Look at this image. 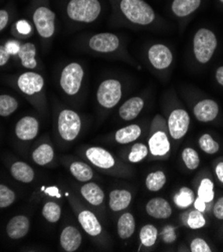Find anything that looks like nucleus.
Listing matches in <instances>:
<instances>
[{"instance_id": "f257e3e1", "label": "nucleus", "mask_w": 223, "mask_h": 252, "mask_svg": "<svg viewBox=\"0 0 223 252\" xmlns=\"http://www.w3.org/2000/svg\"><path fill=\"white\" fill-rule=\"evenodd\" d=\"M120 8L125 17L135 24L148 25L155 19L153 8L144 0H121Z\"/></svg>"}, {"instance_id": "f03ea898", "label": "nucleus", "mask_w": 223, "mask_h": 252, "mask_svg": "<svg viewBox=\"0 0 223 252\" xmlns=\"http://www.w3.org/2000/svg\"><path fill=\"white\" fill-rule=\"evenodd\" d=\"M102 6L98 0H70L66 7L68 17L77 22L91 23L101 14Z\"/></svg>"}, {"instance_id": "7ed1b4c3", "label": "nucleus", "mask_w": 223, "mask_h": 252, "mask_svg": "<svg viewBox=\"0 0 223 252\" xmlns=\"http://www.w3.org/2000/svg\"><path fill=\"white\" fill-rule=\"evenodd\" d=\"M217 47V39L215 34L207 30L200 29L194 36L193 50L196 60L200 63H207Z\"/></svg>"}, {"instance_id": "20e7f679", "label": "nucleus", "mask_w": 223, "mask_h": 252, "mask_svg": "<svg viewBox=\"0 0 223 252\" xmlns=\"http://www.w3.org/2000/svg\"><path fill=\"white\" fill-rule=\"evenodd\" d=\"M59 133L66 142L76 140L82 128V121L80 116L71 110H63L59 116L58 122Z\"/></svg>"}, {"instance_id": "39448f33", "label": "nucleus", "mask_w": 223, "mask_h": 252, "mask_svg": "<svg viewBox=\"0 0 223 252\" xmlns=\"http://www.w3.org/2000/svg\"><path fill=\"white\" fill-rule=\"evenodd\" d=\"M84 69L78 63L67 64L62 71L60 84L63 91L68 95L77 94L82 87Z\"/></svg>"}, {"instance_id": "423d86ee", "label": "nucleus", "mask_w": 223, "mask_h": 252, "mask_svg": "<svg viewBox=\"0 0 223 252\" xmlns=\"http://www.w3.org/2000/svg\"><path fill=\"white\" fill-rule=\"evenodd\" d=\"M122 97V85L117 80H106L96 93L97 102L106 109H112L120 102Z\"/></svg>"}, {"instance_id": "0eeeda50", "label": "nucleus", "mask_w": 223, "mask_h": 252, "mask_svg": "<svg viewBox=\"0 0 223 252\" xmlns=\"http://www.w3.org/2000/svg\"><path fill=\"white\" fill-rule=\"evenodd\" d=\"M33 23L42 38H51L56 30V14L49 8L40 6L33 13Z\"/></svg>"}, {"instance_id": "6e6552de", "label": "nucleus", "mask_w": 223, "mask_h": 252, "mask_svg": "<svg viewBox=\"0 0 223 252\" xmlns=\"http://www.w3.org/2000/svg\"><path fill=\"white\" fill-rule=\"evenodd\" d=\"M190 118L186 111L177 109L173 111L168 120V128L173 139L179 140L183 138L189 128Z\"/></svg>"}, {"instance_id": "1a4fd4ad", "label": "nucleus", "mask_w": 223, "mask_h": 252, "mask_svg": "<svg viewBox=\"0 0 223 252\" xmlns=\"http://www.w3.org/2000/svg\"><path fill=\"white\" fill-rule=\"evenodd\" d=\"M120 45V39L116 34L110 32L97 33L94 35L90 41L89 46L96 53L109 54L115 52Z\"/></svg>"}, {"instance_id": "9d476101", "label": "nucleus", "mask_w": 223, "mask_h": 252, "mask_svg": "<svg viewBox=\"0 0 223 252\" xmlns=\"http://www.w3.org/2000/svg\"><path fill=\"white\" fill-rule=\"evenodd\" d=\"M17 86L23 94L28 95H33L35 94H38L42 90L44 86V81L39 73L28 71L22 73L18 78Z\"/></svg>"}, {"instance_id": "9b49d317", "label": "nucleus", "mask_w": 223, "mask_h": 252, "mask_svg": "<svg viewBox=\"0 0 223 252\" xmlns=\"http://www.w3.org/2000/svg\"><path fill=\"white\" fill-rule=\"evenodd\" d=\"M148 59L157 69H165L170 66L173 56L169 47L164 44H154L148 52Z\"/></svg>"}, {"instance_id": "f8f14e48", "label": "nucleus", "mask_w": 223, "mask_h": 252, "mask_svg": "<svg viewBox=\"0 0 223 252\" xmlns=\"http://www.w3.org/2000/svg\"><path fill=\"white\" fill-rule=\"evenodd\" d=\"M38 130V121L33 117L27 116L18 121L15 127V135L21 141H32L37 136Z\"/></svg>"}, {"instance_id": "ddd939ff", "label": "nucleus", "mask_w": 223, "mask_h": 252, "mask_svg": "<svg viewBox=\"0 0 223 252\" xmlns=\"http://www.w3.org/2000/svg\"><path fill=\"white\" fill-rule=\"evenodd\" d=\"M86 157L96 167L101 169H111L115 166L114 156L107 150L100 147H91L86 151Z\"/></svg>"}, {"instance_id": "4468645a", "label": "nucleus", "mask_w": 223, "mask_h": 252, "mask_svg": "<svg viewBox=\"0 0 223 252\" xmlns=\"http://www.w3.org/2000/svg\"><path fill=\"white\" fill-rule=\"evenodd\" d=\"M31 228L30 219L24 215H17L10 219L6 226V233L11 239H20L27 236Z\"/></svg>"}, {"instance_id": "2eb2a0df", "label": "nucleus", "mask_w": 223, "mask_h": 252, "mask_svg": "<svg viewBox=\"0 0 223 252\" xmlns=\"http://www.w3.org/2000/svg\"><path fill=\"white\" fill-rule=\"evenodd\" d=\"M61 246L66 252H73L82 244V234L73 226H66L61 234Z\"/></svg>"}, {"instance_id": "dca6fc26", "label": "nucleus", "mask_w": 223, "mask_h": 252, "mask_svg": "<svg viewBox=\"0 0 223 252\" xmlns=\"http://www.w3.org/2000/svg\"><path fill=\"white\" fill-rule=\"evenodd\" d=\"M218 105L212 99H203L194 108V115L199 122L207 123L216 119L218 115Z\"/></svg>"}, {"instance_id": "f3484780", "label": "nucleus", "mask_w": 223, "mask_h": 252, "mask_svg": "<svg viewBox=\"0 0 223 252\" xmlns=\"http://www.w3.org/2000/svg\"><path fill=\"white\" fill-rule=\"evenodd\" d=\"M147 213L156 219H167L172 214V208L167 200L157 197L151 199L146 205Z\"/></svg>"}, {"instance_id": "a211bd4d", "label": "nucleus", "mask_w": 223, "mask_h": 252, "mask_svg": "<svg viewBox=\"0 0 223 252\" xmlns=\"http://www.w3.org/2000/svg\"><path fill=\"white\" fill-rule=\"evenodd\" d=\"M144 108V100L139 96L129 98L119 109L120 117L125 121L136 119Z\"/></svg>"}, {"instance_id": "6ab92c4d", "label": "nucleus", "mask_w": 223, "mask_h": 252, "mask_svg": "<svg viewBox=\"0 0 223 252\" xmlns=\"http://www.w3.org/2000/svg\"><path fill=\"white\" fill-rule=\"evenodd\" d=\"M149 150L153 156H164L170 151V141L163 131L155 132L149 140Z\"/></svg>"}, {"instance_id": "aec40b11", "label": "nucleus", "mask_w": 223, "mask_h": 252, "mask_svg": "<svg viewBox=\"0 0 223 252\" xmlns=\"http://www.w3.org/2000/svg\"><path fill=\"white\" fill-rule=\"evenodd\" d=\"M79 222L82 225L83 229L91 236H97L102 232V225L96 218V216L89 211L84 210L78 216Z\"/></svg>"}, {"instance_id": "412c9836", "label": "nucleus", "mask_w": 223, "mask_h": 252, "mask_svg": "<svg viewBox=\"0 0 223 252\" xmlns=\"http://www.w3.org/2000/svg\"><path fill=\"white\" fill-rule=\"evenodd\" d=\"M132 201V194L127 190H114L110 193L109 206L115 211H122L128 208Z\"/></svg>"}, {"instance_id": "4be33fe9", "label": "nucleus", "mask_w": 223, "mask_h": 252, "mask_svg": "<svg viewBox=\"0 0 223 252\" xmlns=\"http://www.w3.org/2000/svg\"><path fill=\"white\" fill-rule=\"evenodd\" d=\"M83 197L91 205L98 206L104 202L105 193L102 188L96 183H87L81 188Z\"/></svg>"}, {"instance_id": "5701e85b", "label": "nucleus", "mask_w": 223, "mask_h": 252, "mask_svg": "<svg viewBox=\"0 0 223 252\" xmlns=\"http://www.w3.org/2000/svg\"><path fill=\"white\" fill-rule=\"evenodd\" d=\"M10 171L12 177L21 183H32L34 179L33 169L29 164L24 162H15L11 166Z\"/></svg>"}, {"instance_id": "b1692460", "label": "nucleus", "mask_w": 223, "mask_h": 252, "mask_svg": "<svg viewBox=\"0 0 223 252\" xmlns=\"http://www.w3.org/2000/svg\"><path fill=\"white\" fill-rule=\"evenodd\" d=\"M136 229V222L134 216L127 212L124 213L118 220V235L122 239H128L132 237Z\"/></svg>"}, {"instance_id": "393cba45", "label": "nucleus", "mask_w": 223, "mask_h": 252, "mask_svg": "<svg viewBox=\"0 0 223 252\" xmlns=\"http://www.w3.org/2000/svg\"><path fill=\"white\" fill-rule=\"evenodd\" d=\"M200 4L201 0H174L172 3V11L178 17H186L196 11Z\"/></svg>"}, {"instance_id": "a878e982", "label": "nucleus", "mask_w": 223, "mask_h": 252, "mask_svg": "<svg viewBox=\"0 0 223 252\" xmlns=\"http://www.w3.org/2000/svg\"><path fill=\"white\" fill-rule=\"evenodd\" d=\"M35 54H36V47L32 42H27L23 45H21L18 57L20 59L21 64L29 69H32L36 67V60H35Z\"/></svg>"}, {"instance_id": "bb28decb", "label": "nucleus", "mask_w": 223, "mask_h": 252, "mask_svg": "<svg viewBox=\"0 0 223 252\" xmlns=\"http://www.w3.org/2000/svg\"><path fill=\"white\" fill-rule=\"evenodd\" d=\"M32 157L35 164L39 166H45L54 160L55 151L51 145L42 144L33 151Z\"/></svg>"}, {"instance_id": "cd10ccee", "label": "nucleus", "mask_w": 223, "mask_h": 252, "mask_svg": "<svg viewBox=\"0 0 223 252\" xmlns=\"http://www.w3.org/2000/svg\"><path fill=\"white\" fill-rule=\"evenodd\" d=\"M142 130L138 125H130L117 131L115 139L119 144H129L136 141L141 136Z\"/></svg>"}, {"instance_id": "c85d7f7f", "label": "nucleus", "mask_w": 223, "mask_h": 252, "mask_svg": "<svg viewBox=\"0 0 223 252\" xmlns=\"http://www.w3.org/2000/svg\"><path fill=\"white\" fill-rule=\"evenodd\" d=\"M69 171L73 177L80 182H88L92 180L94 176L92 168L84 162L77 161L71 163L69 166Z\"/></svg>"}, {"instance_id": "c756f323", "label": "nucleus", "mask_w": 223, "mask_h": 252, "mask_svg": "<svg viewBox=\"0 0 223 252\" xmlns=\"http://www.w3.org/2000/svg\"><path fill=\"white\" fill-rule=\"evenodd\" d=\"M166 183V176L162 171L150 173L146 178V187L152 192L160 191Z\"/></svg>"}, {"instance_id": "7c9ffc66", "label": "nucleus", "mask_w": 223, "mask_h": 252, "mask_svg": "<svg viewBox=\"0 0 223 252\" xmlns=\"http://www.w3.org/2000/svg\"><path fill=\"white\" fill-rule=\"evenodd\" d=\"M158 237V230L154 225L147 224L143 226L140 231L141 243L146 247H151L155 244Z\"/></svg>"}, {"instance_id": "2f4dec72", "label": "nucleus", "mask_w": 223, "mask_h": 252, "mask_svg": "<svg viewBox=\"0 0 223 252\" xmlns=\"http://www.w3.org/2000/svg\"><path fill=\"white\" fill-rule=\"evenodd\" d=\"M18 108L17 100L8 94L0 95V116L8 117Z\"/></svg>"}, {"instance_id": "473e14b6", "label": "nucleus", "mask_w": 223, "mask_h": 252, "mask_svg": "<svg viewBox=\"0 0 223 252\" xmlns=\"http://www.w3.org/2000/svg\"><path fill=\"white\" fill-rule=\"evenodd\" d=\"M42 215L49 223H57L61 219L62 209L56 202H46L42 208Z\"/></svg>"}, {"instance_id": "72a5a7b5", "label": "nucleus", "mask_w": 223, "mask_h": 252, "mask_svg": "<svg viewBox=\"0 0 223 252\" xmlns=\"http://www.w3.org/2000/svg\"><path fill=\"white\" fill-rule=\"evenodd\" d=\"M194 192L188 187L181 188L177 195H175L174 197L175 204L180 208L189 207L194 202Z\"/></svg>"}, {"instance_id": "f704fd0d", "label": "nucleus", "mask_w": 223, "mask_h": 252, "mask_svg": "<svg viewBox=\"0 0 223 252\" xmlns=\"http://www.w3.org/2000/svg\"><path fill=\"white\" fill-rule=\"evenodd\" d=\"M198 197L201 198L204 202L210 203L214 198L213 183L210 179L205 178L201 181L199 188H198Z\"/></svg>"}, {"instance_id": "c9c22d12", "label": "nucleus", "mask_w": 223, "mask_h": 252, "mask_svg": "<svg viewBox=\"0 0 223 252\" xmlns=\"http://www.w3.org/2000/svg\"><path fill=\"white\" fill-rule=\"evenodd\" d=\"M182 159L186 167L190 170H195L196 168H198L200 163L199 155H198V153L192 148H185L183 150Z\"/></svg>"}, {"instance_id": "e433bc0d", "label": "nucleus", "mask_w": 223, "mask_h": 252, "mask_svg": "<svg viewBox=\"0 0 223 252\" xmlns=\"http://www.w3.org/2000/svg\"><path fill=\"white\" fill-rule=\"evenodd\" d=\"M147 155H148V147L144 144L137 143L133 145L128 159L131 163H139L143 161L147 157Z\"/></svg>"}, {"instance_id": "4c0bfd02", "label": "nucleus", "mask_w": 223, "mask_h": 252, "mask_svg": "<svg viewBox=\"0 0 223 252\" xmlns=\"http://www.w3.org/2000/svg\"><path fill=\"white\" fill-rule=\"evenodd\" d=\"M206 221L205 218L199 210H193L189 213L187 217V225L191 229H199L204 227Z\"/></svg>"}, {"instance_id": "58836bf2", "label": "nucleus", "mask_w": 223, "mask_h": 252, "mask_svg": "<svg viewBox=\"0 0 223 252\" xmlns=\"http://www.w3.org/2000/svg\"><path fill=\"white\" fill-rule=\"evenodd\" d=\"M15 193L5 185L0 184V208L9 207L15 201Z\"/></svg>"}, {"instance_id": "ea45409f", "label": "nucleus", "mask_w": 223, "mask_h": 252, "mask_svg": "<svg viewBox=\"0 0 223 252\" xmlns=\"http://www.w3.org/2000/svg\"><path fill=\"white\" fill-rule=\"evenodd\" d=\"M199 146L204 151L205 153L209 155H213L218 152L219 150V145L217 142H215L212 137L208 134H204L200 139H199Z\"/></svg>"}, {"instance_id": "a19ab883", "label": "nucleus", "mask_w": 223, "mask_h": 252, "mask_svg": "<svg viewBox=\"0 0 223 252\" xmlns=\"http://www.w3.org/2000/svg\"><path fill=\"white\" fill-rule=\"evenodd\" d=\"M192 252H210L211 249L205 240L201 238H195L190 245Z\"/></svg>"}, {"instance_id": "79ce46f5", "label": "nucleus", "mask_w": 223, "mask_h": 252, "mask_svg": "<svg viewBox=\"0 0 223 252\" xmlns=\"http://www.w3.org/2000/svg\"><path fill=\"white\" fill-rule=\"evenodd\" d=\"M16 30L20 34L28 35L32 32L31 24L27 20H19L16 23Z\"/></svg>"}, {"instance_id": "37998d69", "label": "nucleus", "mask_w": 223, "mask_h": 252, "mask_svg": "<svg viewBox=\"0 0 223 252\" xmlns=\"http://www.w3.org/2000/svg\"><path fill=\"white\" fill-rule=\"evenodd\" d=\"M4 46H5L6 50H7L8 54H9L10 56L18 55L19 49H20V47H21L20 43H19L18 41H16V40H10V41H8Z\"/></svg>"}, {"instance_id": "c03bdc74", "label": "nucleus", "mask_w": 223, "mask_h": 252, "mask_svg": "<svg viewBox=\"0 0 223 252\" xmlns=\"http://www.w3.org/2000/svg\"><path fill=\"white\" fill-rule=\"evenodd\" d=\"M163 239L166 243H172V241H174L176 236H175V232H174V228L171 227V226H168L166 227L162 233Z\"/></svg>"}, {"instance_id": "a18cd8bd", "label": "nucleus", "mask_w": 223, "mask_h": 252, "mask_svg": "<svg viewBox=\"0 0 223 252\" xmlns=\"http://www.w3.org/2000/svg\"><path fill=\"white\" fill-rule=\"evenodd\" d=\"M213 213L216 218H218L220 220L223 219V197H221L217 200V202L213 209Z\"/></svg>"}, {"instance_id": "49530a36", "label": "nucleus", "mask_w": 223, "mask_h": 252, "mask_svg": "<svg viewBox=\"0 0 223 252\" xmlns=\"http://www.w3.org/2000/svg\"><path fill=\"white\" fill-rule=\"evenodd\" d=\"M10 55L6 50L5 46H0V66H3L9 61Z\"/></svg>"}, {"instance_id": "de8ad7c7", "label": "nucleus", "mask_w": 223, "mask_h": 252, "mask_svg": "<svg viewBox=\"0 0 223 252\" xmlns=\"http://www.w3.org/2000/svg\"><path fill=\"white\" fill-rule=\"evenodd\" d=\"M8 22V13L6 10H0V32H1Z\"/></svg>"}, {"instance_id": "09e8293b", "label": "nucleus", "mask_w": 223, "mask_h": 252, "mask_svg": "<svg viewBox=\"0 0 223 252\" xmlns=\"http://www.w3.org/2000/svg\"><path fill=\"white\" fill-rule=\"evenodd\" d=\"M194 206L197 210L203 212L205 211V208H206V202H204L201 198L198 197L196 200H194Z\"/></svg>"}, {"instance_id": "8fccbe9b", "label": "nucleus", "mask_w": 223, "mask_h": 252, "mask_svg": "<svg viewBox=\"0 0 223 252\" xmlns=\"http://www.w3.org/2000/svg\"><path fill=\"white\" fill-rule=\"evenodd\" d=\"M215 173L217 175V178L221 183H223V162H220L215 169Z\"/></svg>"}, {"instance_id": "3c124183", "label": "nucleus", "mask_w": 223, "mask_h": 252, "mask_svg": "<svg viewBox=\"0 0 223 252\" xmlns=\"http://www.w3.org/2000/svg\"><path fill=\"white\" fill-rule=\"evenodd\" d=\"M215 77H216L217 82H218L221 86H223V66H220V67L216 70Z\"/></svg>"}, {"instance_id": "603ef678", "label": "nucleus", "mask_w": 223, "mask_h": 252, "mask_svg": "<svg viewBox=\"0 0 223 252\" xmlns=\"http://www.w3.org/2000/svg\"><path fill=\"white\" fill-rule=\"evenodd\" d=\"M46 193H47V194H49L51 196H57V197H60V195H59V190H58V188H56V187L47 188V189H46Z\"/></svg>"}, {"instance_id": "864d4df0", "label": "nucleus", "mask_w": 223, "mask_h": 252, "mask_svg": "<svg viewBox=\"0 0 223 252\" xmlns=\"http://www.w3.org/2000/svg\"><path fill=\"white\" fill-rule=\"evenodd\" d=\"M220 1H221V2H222V3H223V0H220Z\"/></svg>"}]
</instances>
